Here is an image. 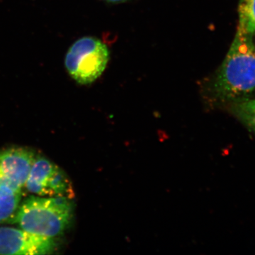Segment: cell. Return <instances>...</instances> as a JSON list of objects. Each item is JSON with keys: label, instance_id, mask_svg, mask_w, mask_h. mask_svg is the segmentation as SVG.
Here are the masks:
<instances>
[{"label": "cell", "instance_id": "obj_1", "mask_svg": "<svg viewBox=\"0 0 255 255\" xmlns=\"http://www.w3.org/2000/svg\"><path fill=\"white\" fill-rule=\"evenodd\" d=\"M255 90V45L253 36L238 31L213 80L214 97L223 102L244 99Z\"/></svg>", "mask_w": 255, "mask_h": 255}, {"label": "cell", "instance_id": "obj_2", "mask_svg": "<svg viewBox=\"0 0 255 255\" xmlns=\"http://www.w3.org/2000/svg\"><path fill=\"white\" fill-rule=\"evenodd\" d=\"M73 217L72 199L36 195L21 201L12 222L28 232L54 239L65 232Z\"/></svg>", "mask_w": 255, "mask_h": 255}, {"label": "cell", "instance_id": "obj_3", "mask_svg": "<svg viewBox=\"0 0 255 255\" xmlns=\"http://www.w3.org/2000/svg\"><path fill=\"white\" fill-rule=\"evenodd\" d=\"M108 60L109 50L105 44L93 37H84L70 47L65 65L75 81L88 85L105 71Z\"/></svg>", "mask_w": 255, "mask_h": 255}, {"label": "cell", "instance_id": "obj_4", "mask_svg": "<svg viewBox=\"0 0 255 255\" xmlns=\"http://www.w3.org/2000/svg\"><path fill=\"white\" fill-rule=\"evenodd\" d=\"M24 188L31 194L73 199L75 192L68 175L49 159L36 156Z\"/></svg>", "mask_w": 255, "mask_h": 255}, {"label": "cell", "instance_id": "obj_5", "mask_svg": "<svg viewBox=\"0 0 255 255\" xmlns=\"http://www.w3.org/2000/svg\"><path fill=\"white\" fill-rule=\"evenodd\" d=\"M56 249L53 238L33 234L21 228L0 227V255H50Z\"/></svg>", "mask_w": 255, "mask_h": 255}, {"label": "cell", "instance_id": "obj_6", "mask_svg": "<svg viewBox=\"0 0 255 255\" xmlns=\"http://www.w3.org/2000/svg\"><path fill=\"white\" fill-rule=\"evenodd\" d=\"M35 157L33 151L24 147L2 151L0 152V176L23 189Z\"/></svg>", "mask_w": 255, "mask_h": 255}, {"label": "cell", "instance_id": "obj_7", "mask_svg": "<svg viewBox=\"0 0 255 255\" xmlns=\"http://www.w3.org/2000/svg\"><path fill=\"white\" fill-rule=\"evenodd\" d=\"M22 190L0 176V223L12 222L22 199Z\"/></svg>", "mask_w": 255, "mask_h": 255}, {"label": "cell", "instance_id": "obj_8", "mask_svg": "<svg viewBox=\"0 0 255 255\" xmlns=\"http://www.w3.org/2000/svg\"><path fill=\"white\" fill-rule=\"evenodd\" d=\"M237 30L251 36L255 34V0H240Z\"/></svg>", "mask_w": 255, "mask_h": 255}, {"label": "cell", "instance_id": "obj_9", "mask_svg": "<svg viewBox=\"0 0 255 255\" xmlns=\"http://www.w3.org/2000/svg\"><path fill=\"white\" fill-rule=\"evenodd\" d=\"M233 114L255 132V99L242 100L233 102L231 105Z\"/></svg>", "mask_w": 255, "mask_h": 255}, {"label": "cell", "instance_id": "obj_10", "mask_svg": "<svg viewBox=\"0 0 255 255\" xmlns=\"http://www.w3.org/2000/svg\"><path fill=\"white\" fill-rule=\"evenodd\" d=\"M108 1H112V2H119V1H125V0H108Z\"/></svg>", "mask_w": 255, "mask_h": 255}]
</instances>
